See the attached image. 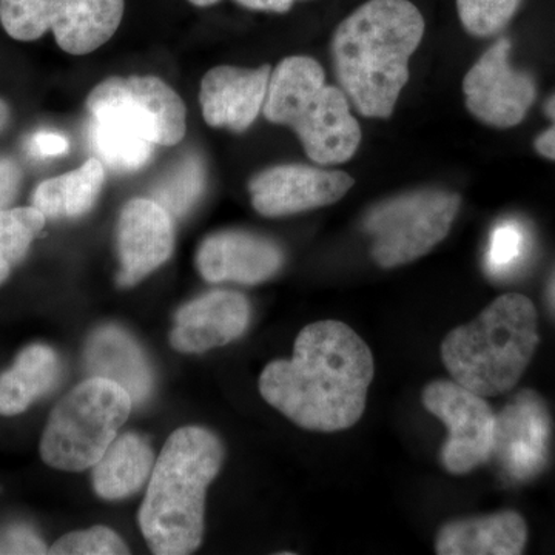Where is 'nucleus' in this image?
<instances>
[{"mask_svg":"<svg viewBox=\"0 0 555 555\" xmlns=\"http://www.w3.org/2000/svg\"><path fill=\"white\" fill-rule=\"evenodd\" d=\"M224 462L219 438L199 426L179 427L164 444L139 509V528L153 554L184 555L204 537L208 485Z\"/></svg>","mask_w":555,"mask_h":555,"instance_id":"7ed1b4c3","label":"nucleus"},{"mask_svg":"<svg viewBox=\"0 0 555 555\" xmlns=\"http://www.w3.org/2000/svg\"><path fill=\"white\" fill-rule=\"evenodd\" d=\"M21 178L20 167L13 159L0 158V210H5L16 198Z\"/></svg>","mask_w":555,"mask_h":555,"instance_id":"7c9ffc66","label":"nucleus"},{"mask_svg":"<svg viewBox=\"0 0 555 555\" xmlns=\"http://www.w3.org/2000/svg\"><path fill=\"white\" fill-rule=\"evenodd\" d=\"M356 184L345 171L309 166H276L248 182L251 204L262 217L301 214L337 203Z\"/></svg>","mask_w":555,"mask_h":555,"instance_id":"ddd939ff","label":"nucleus"},{"mask_svg":"<svg viewBox=\"0 0 555 555\" xmlns=\"http://www.w3.org/2000/svg\"><path fill=\"white\" fill-rule=\"evenodd\" d=\"M539 343L534 302L505 294L476 320L449 332L441 360L459 385L485 398L499 397L520 382Z\"/></svg>","mask_w":555,"mask_h":555,"instance_id":"20e7f679","label":"nucleus"},{"mask_svg":"<svg viewBox=\"0 0 555 555\" xmlns=\"http://www.w3.org/2000/svg\"><path fill=\"white\" fill-rule=\"evenodd\" d=\"M189 2L196 7H210L219 2V0H189Z\"/></svg>","mask_w":555,"mask_h":555,"instance_id":"c9c22d12","label":"nucleus"},{"mask_svg":"<svg viewBox=\"0 0 555 555\" xmlns=\"http://www.w3.org/2000/svg\"><path fill=\"white\" fill-rule=\"evenodd\" d=\"M156 459L153 448L138 434L116 437L93 466L94 492L104 500L133 495L152 476Z\"/></svg>","mask_w":555,"mask_h":555,"instance_id":"aec40b11","label":"nucleus"},{"mask_svg":"<svg viewBox=\"0 0 555 555\" xmlns=\"http://www.w3.org/2000/svg\"><path fill=\"white\" fill-rule=\"evenodd\" d=\"M543 112L553 124L535 138L534 147L543 158L555 160V91L543 104Z\"/></svg>","mask_w":555,"mask_h":555,"instance_id":"2f4dec72","label":"nucleus"},{"mask_svg":"<svg viewBox=\"0 0 555 555\" xmlns=\"http://www.w3.org/2000/svg\"><path fill=\"white\" fill-rule=\"evenodd\" d=\"M511 40L492 43L463 80L466 107L480 122L511 129L526 118L537 98L535 80L511 65Z\"/></svg>","mask_w":555,"mask_h":555,"instance_id":"9b49d317","label":"nucleus"},{"mask_svg":"<svg viewBox=\"0 0 555 555\" xmlns=\"http://www.w3.org/2000/svg\"><path fill=\"white\" fill-rule=\"evenodd\" d=\"M131 409L133 400L124 387L107 378L86 379L51 412L40 440V456L65 473L93 467L118 437Z\"/></svg>","mask_w":555,"mask_h":555,"instance_id":"423d86ee","label":"nucleus"},{"mask_svg":"<svg viewBox=\"0 0 555 555\" xmlns=\"http://www.w3.org/2000/svg\"><path fill=\"white\" fill-rule=\"evenodd\" d=\"M69 144L67 138L53 131H39L28 142V150L36 158H53V156L65 155Z\"/></svg>","mask_w":555,"mask_h":555,"instance_id":"c756f323","label":"nucleus"},{"mask_svg":"<svg viewBox=\"0 0 555 555\" xmlns=\"http://www.w3.org/2000/svg\"><path fill=\"white\" fill-rule=\"evenodd\" d=\"M206 185V170L199 156L189 155L179 160L156 188L153 201L158 203L170 217L181 218L195 206Z\"/></svg>","mask_w":555,"mask_h":555,"instance_id":"b1692460","label":"nucleus"},{"mask_svg":"<svg viewBox=\"0 0 555 555\" xmlns=\"http://www.w3.org/2000/svg\"><path fill=\"white\" fill-rule=\"evenodd\" d=\"M462 199L440 189L415 190L375 204L363 219L379 268L393 269L425 257L451 232Z\"/></svg>","mask_w":555,"mask_h":555,"instance_id":"0eeeda50","label":"nucleus"},{"mask_svg":"<svg viewBox=\"0 0 555 555\" xmlns=\"http://www.w3.org/2000/svg\"><path fill=\"white\" fill-rule=\"evenodd\" d=\"M87 371L91 377L107 378L142 404L153 389V372L144 350L129 332L118 326L96 328L86 346Z\"/></svg>","mask_w":555,"mask_h":555,"instance_id":"a211bd4d","label":"nucleus"},{"mask_svg":"<svg viewBox=\"0 0 555 555\" xmlns=\"http://www.w3.org/2000/svg\"><path fill=\"white\" fill-rule=\"evenodd\" d=\"M423 406L448 427L441 465L463 476L492 459L495 414L485 397L449 379H436L423 389Z\"/></svg>","mask_w":555,"mask_h":555,"instance_id":"9d476101","label":"nucleus"},{"mask_svg":"<svg viewBox=\"0 0 555 555\" xmlns=\"http://www.w3.org/2000/svg\"><path fill=\"white\" fill-rule=\"evenodd\" d=\"M10 268L11 266L9 264V262L3 261V259L0 258V284H2L3 281H5L7 278H9Z\"/></svg>","mask_w":555,"mask_h":555,"instance_id":"f704fd0d","label":"nucleus"},{"mask_svg":"<svg viewBox=\"0 0 555 555\" xmlns=\"http://www.w3.org/2000/svg\"><path fill=\"white\" fill-rule=\"evenodd\" d=\"M173 246L170 215L153 199L129 201L118 222L119 286H134L160 268L169 261Z\"/></svg>","mask_w":555,"mask_h":555,"instance_id":"4468645a","label":"nucleus"},{"mask_svg":"<svg viewBox=\"0 0 555 555\" xmlns=\"http://www.w3.org/2000/svg\"><path fill=\"white\" fill-rule=\"evenodd\" d=\"M53 555H119L130 554L129 546L115 531L93 526L86 531L69 532L49 547Z\"/></svg>","mask_w":555,"mask_h":555,"instance_id":"bb28decb","label":"nucleus"},{"mask_svg":"<svg viewBox=\"0 0 555 555\" xmlns=\"http://www.w3.org/2000/svg\"><path fill=\"white\" fill-rule=\"evenodd\" d=\"M272 69L240 68L221 65L211 68L201 82V108L204 119L215 129L241 133L247 130L264 107Z\"/></svg>","mask_w":555,"mask_h":555,"instance_id":"f3484780","label":"nucleus"},{"mask_svg":"<svg viewBox=\"0 0 555 555\" xmlns=\"http://www.w3.org/2000/svg\"><path fill=\"white\" fill-rule=\"evenodd\" d=\"M374 374V356L352 327L318 321L299 332L292 360L264 367L259 392L302 429L338 433L360 422Z\"/></svg>","mask_w":555,"mask_h":555,"instance_id":"f257e3e1","label":"nucleus"},{"mask_svg":"<svg viewBox=\"0 0 555 555\" xmlns=\"http://www.w3.org/2000/svg\"><path fill=\"white\" fill-rule=\"evenodd\" d=\"M91 147L116 171H134L144 167L153 156L155 144L134 137L113 124L91 118L89 127Z\"/></svg>","mask_w":555,"mask_h":555,"instance_id":"5701e85b","label":"nucleus"},{"mask_svg":"<svg viewBox=\"0 0 555 555\" xmlns=\"http://www.w3.org/2000/svg\"><path fill=\"white\" fill-rule=\"evenodd\" d=\"M46 219L33 206L0 210V258L10 266L17 264L46 225Z\"/></svg>","mask_w":555,"mask_h":555,"instance_id":"393cba45","label":"nucleus"},{"mask_svg":"<svg viewBox=\"0 0 555 555\" xmlns=\"http://www.w3.org/2000/svg\"><path fill=\"white\" fill-rule=\"evenodd\" d=\"M60 358L51 347L33 345L22 350L13 366L0 375V415L22 414L46 396L60 377Z\"/></svg>","mask_w":555,"mask_h":555,"instance_id":"412c9836","label":"nucleus"},{"mask_svg":"<svg viewBox=\"0 0 555 555\" xmlns=\"http://www.w3.org/2000/svg\"><path fill=\"white\" fill-rule=\"evenodd\" d=\"M551 429L550 411L534 390H521L495 414L492 456L509 480L528 481L545 469Z\"/></svg>","mask_w":555,"mask_h":555,"instance_id":"f8f14e48","label":"nucleus"},{"mask_svg":"<svg viewBox=\"0 0 555 555\" xmlns=\"http://www.w3.org/2000/svg\"><path fill=\"white\" fill-rule=\"evenodd\" d=\"M124 0H0V22L11 38L36 40L54 33L69 54H89L113 38Z\"/></svg>","mask_w":555,"mask_h":555,"instance_id":"6e6552de","label":"nucleus"},{"mask_svg":"<svg viewBox=\"0 0 555 555\" xmlns=\"http://www.w3.org/2000/svg\"><path fill=\"white\" fill-rule=\"evenodd\" d=\"M521 0H456L460 22L470 36L491 38L516 16Z\"/></svg>","mask_w":555,"mask_h":555,"instance_id":"a878e982","label":"nucleus"},{"mask_svg":"<svg viewBox=\"0 0 555 555\" xmlns=\"http://www.w3.org/2000/svg\"><path fill=\"white\" fill-rule=\"evenodd\" d=\"M283 262V251L273 241L240 230L208 236L196 257L201 275L208 283H264L280 272Z\"/></svg>","mask_w":555,"mask_h":555,"instance_id":"dca6fc26","label":"nucleus"},{"mask_svg":"<svg viewBox=\"0 0 555 555\" xmlns=\"http://www.w3.org/2000/svg\"><path fill=\"white\" fill-rule=\"evenodd\" d=\"M10 118V109L7 107L5 102L0 100V130L3 129V127L7 126V122H9Z\"/></svg>","mask_w":555,"mask_h":555,"instance_id":"72a5a7b5","label":"nucleus"},{"mask_svg":"<svg viewBox=\"0 0 555 555\" xmlns=\"http://www.w3.org/2000/svg\"><path fill=\"white\" fill-rule=\"evenodd\" d=\"M262 112L270 122L291 127L313 163H347L360 147V124L345 91L327 86L323 68L312 57L280 62L270 75Z\"/></svg>","mask_w":555,"mask_h":555,"instance_id":"39448f33","label":"nucleus"},{"mask_svg":"<svg viewBox=\"0 0 555 555\" xmlns=\"http://www.w3.org/2000/svg\"><path fill=\"white\" fill-rule=\"evenodd\" d=\"M524 251V230L517 222H502L492 230L491 241H489L488 257H486L489 272L495 276L505 275L520 261Z\"/></svg>","mask_w":555,"mask_h":555,"instance_id":"cd10ccee","label":"nucleus"},{"mask_svg":"<svg viewBox=\"0 0 555 555\" xmlns=\"http://www.w3.org/2000/svg\"><path fill=\"white\" fill-rule=\"evenodd\" d=\"M91 118L113 124L155 145H177L185 134V105L155 76L109 78L87 100Z\"/></svg>","mask_w":555,"mask_h":555,"instance_id":"1a4fd4ad","label":"nucleus"},{"mask_svg":"<svg viewBox=\"0 0 555 555\" xmlns=\"http://www.w3.org/2000/svg\"><path fill=\"white\" fill-rule=\"evenodd\" d=\"M240 5L248 10L273 11V13H286L292 9L295 0H236Z\"/></svg>","mask_w":555,"mask_h":555,"instance_id":"473e14b6","label":"nucleus"},{"mask_svg":"<svg viewBox=\"0 0 555 555\" xmlns=\"http://www.w3.org/2000/svg\"><path fill=\"white\" fill-rule=\"evenodd\" d=\"M528 542V526L516 511L459 518L441 526L438 555H518Z\"/></svg>","mask_w":555,"mask_h":555,"instance_id":"6ab92c4d","label":"nucleus"},{"mask_svg":"<svg viewBox=\"0 0 555 555\" xmlns=\"http://www.w3.org/2000/svg\"><path fill=\"white\" fill-rule=\"evenodd\" d=\"M423 35L425 20L411 0H367L338 25L332 39L335 75L361 115H392Z\"/></svg>","mask_w":555,"mask_h":555,"instance_id":"f03ea898","label":"nucleus"},{"mask_svg":"<svg viewBox=\"0 0 555 555\" xmlns=\"http://www.w3.org/2000/svg\"><path fill=\"white\" fill-rule=\"evenodd\" d=\"M250 323V305L238 292L214 291L182 306L175 315L170 345L201 353L238 339Z\"/></svg>","mask_w":555,"mask_h":555,"instance_id":"2eb2a0df","label":"nucleus"},{"mask_svg":"<svg viewBox=\"0 0 555 555\" xmlns=\"http://www.w3.org/2000/svg\"><path fill=\"white\" fill-rule=\"evenodd\" d=\"M0 554H49V547L31 526L11 525L0 529Z\"/></svg>","mask_w":555,"mask_h":555,"instance_id":"c85d7f7f","label":"nucleus"},{"mask_svg":"<svg viewBox=\"0 0 555 555\" xmlns=\"http://www.w3.org/2000/svg\"><path fill=\"white\" fill-rule=\"evenodd\" d=\"M104 181L101 160L90 158L79 169L43 181L33 195V207L51 219L82 217L96 204Z\"/></svg>","mask_w":555,"mask_h":555,"instance_id":"4be33fe9","label":"nucleus"}]
</instances>
